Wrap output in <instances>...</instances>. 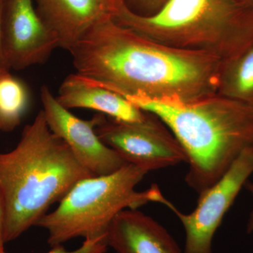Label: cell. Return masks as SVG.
<instances>
[{
    "instance_id": "1",
    "label": "cell",
    "mask_w": 253,
    "mask_h": 253,
    "mask_svg": "<svg viewBox=\"0 0 253 253\" xmlns=\"http://www.w3.org/2000/svg\"><path fill=\"white\" fill-rule=\"evenodd\" d=\"M76 73L121 96L169 103L217 94L224 61L163 45L112 17L91 26L69 50Z\"/></svg>"
},
{
    "instance_id": "2",
    "label": "cell",
    "mask_w": 253,
    "mask_h": 253,
    "mask_svg": "<svg viewBox=\"0 0 253 253\" xmlns=\"http://www.w3.org/2000/svg\"><path fill=\"white\" fill-rule=\"evenodd\" d=\"M94 176L50 130L41 110L24 126L16 147L0 153L5 243L36 226L50 206L59 203L76 183Z\"/></svg>"
},
{
    "instance_id": "3",
    "label": "cell",
    "mask_w": 253,
    "mask_h": 253,
    "mask_svg": "<svg viewBox=\"0 0 253 253\" xmlns=\"http://www.w3.org/2000/svg\"><path fill=\"white\" fill-rule=\"evenodd\" d=\"M125 98L172 133L189 165L186 182L199 194L220 179L245 149L253 147L252 105L219 94L187 104Z\"/></svg>"
},
{
    "instance_id": "4",
    "label": "cell",
    "mask_w": 253,
    "mask_h": 253,
    "mask_svg": "<svg viewBox=\"0 0 253 253\" xmlns=\"http://www.w3.org/2000/svg\"><path fill=\"white\" fill-rule=\"evenodd\" d=\"M112 18L163 45L229 61L253 44V9L235 0H168L154 14L140 16L118 0Z\"/></svg>"
},
{
    "instance_id": "5",
    "label": "cell",
    "mask_w": 253,
    "mask_h": 253,
    "mask_svg": "<svg viewBox=\"0 0 253 253\" xmlns=\"http://www.w3.org/2000/svg\"><path fill=\"white\" fill-rule=\"evenodd\" d=\"M149 172L126 164L112 174L94 176L75 184L53 212L36 226L48 232L51 247L76 238L106 239L115 217L126 208L136 210L149 202L171 204L158 186L136 191V185Z\"/></svg>"
},
{
    "instance_id": "6",
    "label": "cell",
    "mask_w": 253,
    "mask_h": 253,
    "mask_svg": "<svg viewBox=\"0 0 253 253\" xmlns=\"http://www.w3.org/2000/svg\"><path fill=\"white\" fill-rule=\"evenodd\" d=\"M253 174V147L245 149L213 185L200 194L197 207L184 214L169 206L185 231L184 253H212V240L240 191Z\"/></svg>"
},
{
    "instance_id": "7",
    "label": "cell",
    "mask_w": 253,
    "mask_h": 253,
    "mask_svg": "<svg viewBox=\"0 0 253 253\" xmlns=\"http://www.w3.org/2000/svg\"><path fill=\"white\" fill-rule=\"evenodd\" d=\"M95 131L126 163L147 172L186 162L180 144L157 118L148 124L131 125L104 115Z\"/></svg>"
},
{
    "instance_id": "8",
    "label": "cell",
    "mask_w": 253,
    "mask_h": 253,
    "mask_svg": "<svg viewBox=\"0 0 253 253\" xmlns=\"http://www.w3.org/2000/svg\"><path fill=\"white\" fill-rule=\"evenodd\" d=\"M41 98L50 130L67 144L78 161L94 176L112 174L128 164L95 131L104 114L96 113L87 121L81 119L61 106L46 85L41 88Z\"/></svg>"
},
{
    "instance_id": "9",
    "label": "cell",
    "mask_w": 253,
    "mask_h": 253,
    "mask_svg": "<svg viewBox=\"0 0 253 253\" xmlns=\"http://www.w3.org/2000/svg\"><path fill=\"white\" fill-rule=\"evenodd\" d=\"M59 41L37 12L33 0H4L2 49L7 69L43 64Z\"/></svg>"
},
{
    "instance_id": "10",
    "label": "cell",
    "mask_w": 253,
    "mask_h": 253,
    "mask_svg": "<svg viewBox=\"0 0 253 253\" xmlns=\"http://www.w3.org/2000/svg\"><path fill=\"white\" fill-rule=\"evenodd\" d=\"M37 12L69 51L95 23L112 17L118 0H33Z\"/></svg>"
},
{
    "instance_id": "11",
    "label": "cell",
    "mask_w": 253,
    "mask_h": 253,
    "mask_svg": "<svg viewBox=\"0 0 253 253\" xmlns=\"http://www.w3.org/2000/svg\"><path fill=\"white\" fill-rule=\"evenodd\" d=\"M56 98L66 109L94 110L128 124L146 125L156 118L154 115L136 107L124 96L98 85L77 73L65 78Z\"/></svg>"
},
{
    "instance_id": "12",
    "label": "cell",
    "mask_w": 253,
    "mask_h": 253,
    "mask_svg": "<svg viewBox=\"0 0 253 253\" xmlns=\"http://www.w3.org/2000/svg\"><path fill=\"white\" fill-rule=\"evenodd\" d=\"M107 242L118 253H182L162 225L137 210H124L115 217Z\"/></svg>"
},
{
    "instance_id": "13",
    "label": "cell",
    "mask_w": 253,
    "mask_h": 253,
    "mask_svg": "<svg viewBox=\"0 0 253 253\" xmlns=\"http://www.w3.org/2000/svg\"><path fill=\"white\" fill-rule=\"evenodd\" d=\"M217 94L253 106V44L223 63Z\"/></svg>"
},
{
    "instance_id": "14",
    "label": "cell",
    "mask_w": 253,
    "mask_h": 253,
    "mask_svg": "<svg viewBox=\"0 0 253 253\" xmlns=\"http://www.w3.org/2000/svg\"><path fill=\"white\" fill-rule=\"evenodd\" d=\"M29 88L9 70L0 75V131L14 130L29 107Z\"/></svg>"
},
{
    "instance_id": "15",
    "label": "cell",
    "mask_w": 253,
    "mask_h": 253,
    "mask_svg": "<svg viewBox=\"0 0 253 253\" xmlns=\"http://www.w3.org/2000/svg\"><path fill=\"white\" fill-rule=\"evenodd\" d=\"M47 253H105L107 251L109 245L106 239H86L81 247L76 251H67L63 245L54 246ZM0 253H6L4 251Z\"/></svg>"
},
{
    "instance_id": "16",
    "label": "cell",
    "mask_w": 253,
    "mask_h": 253,
    "mask_svg": "<svg viewBox=\"0 0 253 253\" xmlns=\"http://www.w3.org/2000/svg\"><path fill=\"white\" fill-rule=\"evenodd\" d=\"M5 208L2 196L0 193V251H4Z\"/></svg>"
},
{
    "instance_id": "17",
    "label": "cell",
    "mask_w": 253,
    "mask_h": 253,
    "mask_svg": "<svg viewBox=\"0 0 253 253\" xmlns=\"http://www.w3.org/2000/svg\"><path fill=\"white\" fill-rule=\"evenodd\" d=\"M4 2V0H0V66L6 68V65H5L4 55H3L2 49V25ZM6 69H7V68H6Z\"/></svg>"
},
{
    "instance_id": "18",
    "label": "cell",
    "mask_w": 253,
    "mask_h": 253,
    "mask_svg": "<svg viewBox=\"0 0 253 253\" xmlns=\"http://www.w3.org/2000/svg\"><path fill=\"white\" fill-rule=\"evenodd\" d=\"M245 186H246V189L249 190L253 196V183L247 181L246 184H245ZM247 232L249 233V234L253 233V210L252 212H251V214H250L249 221H248Z\"/></svg>"
},
{
    "instance_id": "19",
    "label": "cell",
    "mask_w": 253,
    "mask_h": 253,
    "mask_svg": "<svg viewBox=\"0 0 253 253\" xmlns=\"http://www.w3.org/2000/svg\"><path fill=\"white\" fill-rule=\"evenodd\" d=\"M240 4L246 5V6H252L253 0H235Z\"/></svg>"
},
{
    "instance_id": "20",
    "label": "cell",
    "mask_w": 253,
    "mask_h": 253,
    "mask_svg": "<svg viewBox=\"0 0 253 253\" xmlns=\"http://www.w3.org/2000/svg\"><path fill=\"white\" fill-rule=\"evenodd\" d=\"M6 70L8 69H6V68H5L4 67H2V66H0V75H1V73H2L3 72H4V71H6Z\"/></svg>"
},
{
    "instance_id": "21",
    "label": "cell",
    "mask_w": 253,
    "mask_h": 253,
    "mask_svg": "<svg viewBox=\"0 0 253 253\" xmlns=\"http://www.w3.org/2000/svg\"><path fill=\"white\" fill-rule=\"evenodd\" d=\"M252 8H253V4H252Z\"/></svg>"
}]
</instances>
